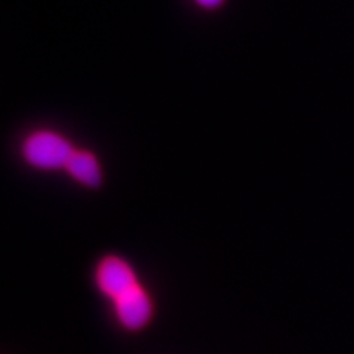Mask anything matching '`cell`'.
Listing matches in <instances>:
<instances>
[{"instance_id": "1", "label": "cell", "mask_w": 354, "mask_h": 354, "mask_svg": "<svg viewBox=\"0 0 354 354\" xmlns=\"http://www.w3.org/2000/svg\"><path fill=\"white\" fill-rule=\"evenodd\" d=\"M73 153L70 143L50 131L36 133L26 140L24 145L26 160L40 169L66 167Z\"/></svg>"}, {"instance_id": "2", "label": "cell", "mask_w": 354, "mask_h": 354, "mask_svg": "<svg viewBox=\"0 0 354 354\" xmlns=\"http://www.w3.org/2000/svg\"><path fill=\"white\" fill-rule=\"evenodd\" d=\"M97 281L104 292L114 297L115 300L136 288L135 276L131 270L127 268V264L117 259H108L102 263L99 268Z\"/></svg>"}, {"instance_id": "3", "label": "cell", "mask_w": 354, "mask_h": 354, "mask_svg": "<svg viewBox=\"0 0 354 354\" xmlns=\"http://www.w3.org/2000/svg\"><path fill=\"white\" fill-rule=\"evenodd\" d=\"M117 313L121 322L130 329H138L148 322L151 316V303L139 288H133L117 298Z\"/></svg>"}, {"instance_id": "4", "label": "cell", "mask_w": 354, "mask_h": 354, "mask_svg": "<svg viewBox=\"0 0 354 354\" xmlns=\"http://www.w3.org/2000/svg\"><path fill=\"white\" fill-rule=\"evenodd\" d=\"M65 169L77 180L87 186H97L101 182V170H99L97 161L88 152H74Z\"/></svg>"}, {"instance_id": "5", "label": "cell", "mask_w": 354, "mask_h": 354, "mask_svg": "<svg viewBox=\"0 0 354 354\" xmlns=\"http://www.w3.org/2000/svg\"><path fill=\"white\" fill-rule=\"evenodd\" d=\"M196 2L201 5V6H204V8H216L221 2H223V0H196Z\"/></svg>"}]
</instances>
